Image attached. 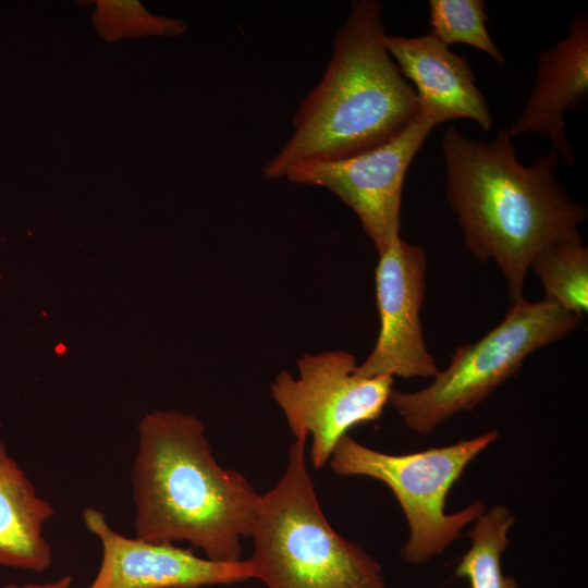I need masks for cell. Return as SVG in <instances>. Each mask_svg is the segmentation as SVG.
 I'll return each instance as SVG.
<instances>
[{"mask_svg":"<svg viewBox=\"0 0 588 588\" xmlns=\"http://www.w3.org/2000/svg\"><path fill=\"white\" fill-rule=\"evenodd\" d=\"M375 273L380 329L356 373L433 378L439 368L427 348L420 320L426 292L427 254L402 237L378 254Z\"/></svg>","mask_w":588,"mask_h":588,"instance_id":"9c48e42d","label":"cell"},{"mask_svg":"<svg viewBox=\"0 0 588 588\" xmlns=\"http://www.w3.org/2000/svg\"><path fill=\"white\" fill-rule=\"evenodd\" d=\"M72 585V577L65 575L53 581L47 583H27L23 585L9 584L1 588H70Z\"/></svg>","mask_w":588,"mask_h":588,"instance_id":"e0dca14e","label":"cell"},{"mask_svg":"<svg viewBox=\"0 0 588 588\" xmlns=\"http://www.w3.org/2000/svg\"><path fill=\"white\" fill-rule=\"evenodd\" d=\"M515 517L509 507L497 504L485 511L468 532L470 547L461 558L455 574L466 578L470 588H519L505 576L501 556L509 546V532Z\"/></svg>","mask_w":588,"mask_h":588,"instance_id":"5bb4252c","label":"cell"},{"mask_svg":"<svg viewBox=\"0 0 588 588\" xmlns=\"http://www.w3.org/2000/svg\"><path fill=\"white\" fill-rule=\"evenodd\" d=\"M131 485L135 537L187 541L213 561L241 560V538L252 535L260 495L217 463L197 417L177 411L143 417Z\"/></svg>","mask_w":588,"mask_h":588,"instance_id":"7a4b0ae2","label":"cell"},{"mask_svg":"<svg viewBox=\"0 0 588 588\" xmlns=\"http://www.w3.org/2000/svg\"><path fill=\"white\" fill-rule=\"evenodd\" d=\"M536 82L512 136L540 133L550 138L565 167L575 156L565 131V113L585 110L588 100V14L576 13L567 36L538 56Z\"/></svg>","mask_w":588,"mask_h":588,"instance_id":"8fae6325","label":"cell"},{"mask_svg":"<svg viewBox=\"0 0 588 588\" xmlns=\"http://www.w3.org/2000/svg\"><path fill=\"white\" fill-rule=\"evenodd\" d=\"M498 437L497 430H490L449 445L396 455L372 450L346 434L335 445L330 465L338 475L366 476L391 489L409 530L402 556L418 565L443 553L486 511L480 500L453 514L446 513L445 504L466 467Z\"/></svg>","mask_w":588,"mask_h":588,"instance_id":"8992f818","label":"cell"},{"mask_svg":"<svg viewBox=\"0 0 588 588\" xmlns=\"http://www.w3.org/2000/svg\"><path fill=\"white\" fill-rule=\"evenodd\" d=\"M385 38L382 4L352 1L320 81L293 115L291 136L261 168L265 179H283L299 162L340 160L378 147L419 114L416 91Z\"/></svg>","mask_w":588,"mask_h":588,"instance_id":"3957f363","label":"cell"},{"mask_svg":"<svg viewBox=\"0 0 588 588\" xmlns=\"http://www.w3.org/2000/svg\"><path fill=\"white\" fill-rule=\"evenodd\" d=\"M53 515L0 440V566L37 573L49 568L52 550L42 530Z\"/></svg>","mask_w":588,"mask_h":588,"instance_id":"4fadbf2b","label":"cell"},{"mask_svg":"<svg viewBox=\"0 0 588 588\" xmlns=\"http://www.w3.org/2000/svg\"><path fill=\"white\" fill-rule=\"evenodd\" d=\"M581 320L548 298H522L478 341L457 346L430 384L413 392L393 390L389 404L412 431L429 436L454 415L474 409L530 354L566 336Z\"/></svg>","mask_w":588,"mask_h":588,"instance_id":"5b68a950","label":"cell"},{"mask_svg":"<svg viewBox=\"0 0 588 588\" xmlns=\"http://www.w3.org/2000/svg\"><path fill=\"white\" fill-rule=\"evenodd\" d=\"M431 33L445 46L469 45L501 65L505 58L491 38L482 0H429Z\"/></svg>","mask_w":588,"mask_h":588,"instance_id":"2e32d148","label":"cell"},{"mask_svg":"<svg viewBox=\"0 0 588 588\" xmlns=\"http://www.w3.org/2000/svg\"><path fill=\"white\" fill-rule=\"evenodd\" d=\"M82 518L102 548L99 569L87 588H200L254 578L248 560L213 561L174 543L125 537L95 507H86Z\"/></svg>","mask_w":588,"mask_h":588,"instance_id":"30bf717a","label":"cell"},{"mask_svg":"<svg viewBox=\"0 0 588 588\" xmlns=\"http://www.w3.org/2000/svg\"><path fill=\"white\" fill-rule=\"evenodd\" d=\"M297 367V379L287 371L275 377L271 394L295 438L311 436L310 460L321 468L350 429L382 415L394 377L358 376L355 356L341 350L304 354Z\"/></svg>","mask_w":588,"mask_h":588,"instance_id":"52a82bcc","label":"cell"},{"mask_svg":"<svg viewBox=\"0 0 588 588\" xmlns=\"http://www.w3.org/2000/svg\"><path fill=\"white\" fill-rule=\"evenodd\" d=\"M385 44L402 75L412 82L425 117L437 125L468 119L483 131L491 128L490 109L464 56L451 51L432 34L387 35Z\"/></svg>","mask_w":588,"mask_h":588,"instance_id":"7c38bea8","label":"cell"},{"mask_svg":"<svg viewBox=\"0 0 588 588\" xmlns=\"http://www.w3.org/2000/svg\"><path fill=\"white\" fill-rule=\"evenodd\" d=\"M307 437L290 445L285 471L260 495L248 560L268 588H388L379 563L326 519L307 470Z\"/></svg>","mask_w":588,"mask_h":588,"instance_id":"277c9868","label":"cell"},{"mask_svg":"<svg viewBox=\"0 0 588 588\" xmlns=\"http://www.w3.org/2000/svg\"><path fill=\"white\" fill-rule=\"evenodd\" d=\"M437 124L421 112L389 142L333 161H305L292 166L284 179L323 187L358 217L377 253L401 237L402 191L406 172Z\"/></svg>","mask_w":588,"mask_h":588,"instance_id":"ba28073f","label":"cell"},{"mask_svg":"<svg viewBox=\"0 0 588 588\" xmlns=\"http://www.w3.org/2000/svg\"><path fill=\"white\" fill-rule=\"evenodd\" d=\"M512 137L503 127L483 142L450 126L441 142L445 197L465 245L476 260L497 264L511 304L524 298L527 271L544 249L583 240L579 225L588 215L558 180V154L552 149L523 166Z\"/></svg>","mask_w":588,"mask_h":588,"instance_id":"6da1fadb","label":"cell"},{"mask_svg":"<svg viewBox=\"0 0 588 588\" xmlns=\"http://www.w3.org/2000/svg\"><path fill=\"white\" fill-rule=\"evenodd\" d=\"M530 268L543 286L544 298L584 319L588 311V249L583 240L551 245Z\"/></svg>","mask_w":588,"mask_h":588,"instance_id":"9a60e30c","label":"cell"}]
</instances>
